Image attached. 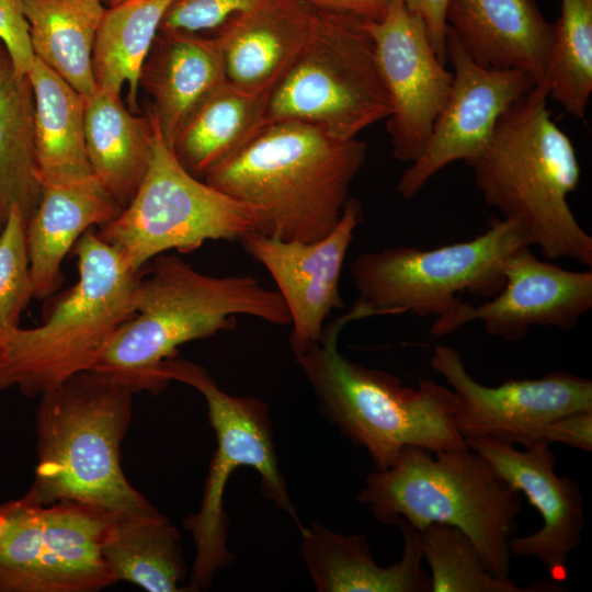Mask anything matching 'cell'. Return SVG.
<instances>
[{
  "label": "cell",
  "instance_id": "cell-1",
  "mask_svg": "<svg viewBox=\"0 0 592 592\" xmlns=\"http://www.w3.org/2000/svg\"><path fill=\"white\" fill-rule=\"evenodd\" d=\"M238 316L291 326L278 292L255 277L208 275L174 253L160 254L137 283L134 316L114 331L89 371L134 392L159 391L168 384L163 364L181 345L234 329Z\"/></svg>",
  "mask_w": 592,
  "mask_h": 592
},
{
  "label": "cell",
  "instance_id": "cell-8",
  "mask_svg": "<svg viewBox=\"0 0 592 592\" xmlns=\"http://www.w3.org/2000/svg\"><path fill=\"white\" fill-rule=\"evenodd\" d=\"M526 244L520 223L502 217L468 241L430 250L399 246L361 253L350 267L355 303L372 317L445 316L463 303V293L496 296L504 286L508 259Z\"/></svg>",
  "mask_w": 592,
  "mask_h": 592
},
{
  "label": "cell",
  "instance_id": "cell-37",
  "mask_svg": "<svg viewBox=\"0 0 592 592\" xmlns=\"http://www.w3.org/2000/svg\"><path fill=\"white\" fill-rule=\"evenodd\" d=\"M448 0H403L406 7L423 20L426 33L439 59L446 65V31L445 19Z\"/></svg>",
  "mask_w": 592,
  "mask_h": 592
},
{
  "label": "cell",
  "instance_id": "cell-3",
  "mask_svg": "<svg viewBox=\"0 0 592 592\" xmlns=\"http://www.w3.org/2000/svg\"><path fill=\"white\" fill-rule=\"evenodd\" d=\"M547 99L546 82L536 84L466 164L486 204L520 223L530 246L547 260L566 258L591 269L592 238L567 201L580 182V163L572 141L550 117Z\"/></svg>",
  "mask_w": 592,
  "mask_h": 592
},
{
  "label": "cell",
  "instance_id": "cell-29",
  "mask_svg": "<svg viewBox=\"0 0 592 592\" xmlns=\"http://www.w3.org/2000/svg\"><path fill=\"white\" fill-rule=\"evenodd\" d=\"M101 0H23L34 56L83 98L96 91L92 72Z\"/></svg>",
  "mask_w": 592,
  "mask_h": 592
},
{
  "label": "cell",
  "instance_id": "cell-23",
  "mask_svg": "<svg viewBox=\"0 0 592 592\" xmlns=\"http://www.w3.org/2000/svg\"><path fill=\"white\" fill-rule=\"evenodd\" d=\"M226 80L215 37L185 31H161L157 35L143 67L140 84L151 96L150 116L170 148L194 107Z\"/></svg>",
  "mask_w": 592,
  "mask_h": 592
},
{
  "label": "cell",
  "instance_id": "cell-21",
  "mask_svg": "<svg viewBox=\"0 0 592 592\" xmlns=\"http://www.w3.org/2000/svg\"><path fill=\"white\" fill-rule=\"evenodd\" d=\"M401 558L380 567L362 534H342L315 524L304 526L301 556L312 583L320 592H429L430 577L422 570L419 531L405 520Z\"/></svg>",
  "mask_w": 592,
  "mask_h": 592
},
{
  "label": "cell",
  "instance_id": "cell-28",
  "mask_svg": "<svg viewBox=\"0 0 592 592\" xmlns=\"http://www.w3.org/2000/svg\"><path fill=\"white\" fill-rule=\"evenodd\" d=\"M178 528L157 509L113 515L101 551L115 579L149 592H180L186 574Z\"/></svg>",
  "mask_w": 592,
  "mask_h": 592
},
{
  "label": "cell",
  "instance_id": "cell-32",
  "mask_svg": "<svg viewBox=\"0 0 592 592\" xmlns=\"http://www.w3.org/2000/svg\"><path fill=\"white\" fill-rule=\"evenodd\" d=\"M423 559L428 562L430 592H528L510 578L491 573L471 539L459 528L431 523L419 531Z\"/></svg>",
  "mask_w": 592,
  "mask_h": 592
},
{
  "label": "cell",
  "instance_id": "cell-22",
  "mask_svg": "<svg viewBox=\"0 0 592 592\" xmlns=\"http://www.w3.org/2000/svg\"><path fill=\"white\" fill-rule=\"evenodd\" d=\"M121 210L94 175L42 184L38 206L26 221L34 298H47L58 289L61 263L78 239L93 226L103 227Z\"/></svg>",
  "mask_w": 592,
  "mask_h": 592
},
{
  "label": "cell",
  "instance_id": "cell-14",
  "mask_svg": "<svg viewBox=\"0 0 592 592\" xmlns=\"http://www.w3.org/2000/svg\"><path fill=\"white\" fill-rule=\"evenodd\" d=\"M391 112L387 132L397 160L413 162L424 151L449 95L453 72L431 46L426 27L403 0L379 20H364Z\"/></svg>",
  "mask_w": 592,
  "mask_h": 592
},
{
  "label": "cell",
  "instance_id": "cell-27",
  "mask_svg": "<svg viewBox=\"0 0 592 592\" xmlns=\"http://www.w3.org/2000/svg\"><path fill=\"white\" fill-rule=\"evenodd\" d=\"M34 115L29 75L15 69L0 42V232L13 206L27 221L41 201Z\"/></svg>",
  "mask_w": 592,
  "mask_h": 592
},
{
  "label": "cell",
  "instance_id": "cell-17",
  "mask_svg": "<svg viewBox=\"0 0 592 592\" xmlns=\"http://www.w3.org/2000/svg\"><path fill=\"white\" fill-rule=\"evenodd\" d=\"M504 286L478 306L462 303L435 318L430 333L449 334L471 321L486 332L509 342L523 339L532 327L570 330L592 308V271H571L538 259L526 244L504 265Z\"/></svg>",
  "mask_w": 592,
  "mask_h": 592
},
{
  "label": "cell",
  "instance_id": "cell-39",
  "mask_svg": "<svg viewBox=\"0 0 592 592\" xmlns=\"http://www.w3.org/2000/svg\"><path fill=\"white\" fill-rule=\"evenodd\" d=\"M3 364V350H2V345L0 344V367L2 366Z\"/></svg>",
  "mask_w": 592,
  "mask_h": 592
},
{
  "label": "cell",
  "instance_id": "cell-24",
  "mask_svg": "<svg viewBox=\"0 0 592 592\" xmlns=\"http://www.w3.org/2000/svg\"><path fill=\"white\" fill-rule=\"evenodd\" d=\"M84 99L86 147L92 173L124 208L147 172L156 134L153 121L127 109L121 94L96 89Z\"/></svg>",
  "mask_w": 592,
  "mask_h": 592
},
{
  "label": "cell",
  "instance_id": "cell-30",
  "mask_svg": "<svg viewBox=\"0 0 592 592\" xmlns=\"http://www.w3.org/2000/svg\"><path fill=\"white\" fill-rule=\"evenodd\" d=\"M173 1L123 0L105 9L99 25L92 50L96 89L121 94L127 83L134 113L143 67Z\"/></svg>",
  "mask_w": 592,
  "mask_h": 592
},
{
  "label": "cell",
  "instance_id": "cell-16",
  "mask_svg": "<svg viewBox=\"0 0 592 592\" xmlns=\"http://www.w3.org/2000/svg\"><path fill=\"white\" fill-rule=\"evenodd\" d=\"M362 219L360 201L350 196L334 229L320 240H282L253 231L239 240L243 251L272 276L285 303L295 356L320 340L333 310L344 308L341 273Z\"/></svg>",
  "mask_w": 592,
  "mask_h": 592
},
{
  "label": "cell",
  "instance_id": "cell-41",
  "mask_svg": "<svg viewBox=\"0 0 592 592\" xmlns=\"http://www.w3.org/2000/svg\"><path fill=\"white\" fill-rule=\"evenodd\" d=\"M102 2L105 1V2H110L111 0H101Z\"/></svg>",
  "mask_w": 592,
  "mask_h": 592
},
{
  "label": "cell",
  "instance_id": "cell-15",
  "mask_svg": "<svg viewBox=\"0 0 592 592\" xmlns=\"http://www.w3.org/2000/svg\"><path fill=\"white\" fill-rule=\"evenodd\" d=\"M445 47L454 69L449 95L424 151L398 181L403 200L414 197L446 166L477 157L502 115L536 86L520 70L478 65L448 29Z\"/></svg>",
  "mask_w": 592,
  "mask_h": 592
},
{
  "label": "cell",
  "instance_id": "cell-36",
  "mask_svg": "<svg viewBox=\"0 0 592 592\" xmlns=\"http://www.w3.org/2000/svg\"><path fill=\"white\" fill-rule=\"evenodd\" d=\"M546 444L561 443L583 452L592 451V410H580L560 415L544 430Z\"/></svg>",
  "mask_w": 592,
  "mask_h": 592
},
{
  "label": "cell",
  "instance_id": "cell-6",
  "mask_svg": "<svg viewBox=\"0 0 592 592\" xmlns=\"http://www.w3.org/2000/svg\"><path fill=\"white\" fill-rule=\"evenodd\" d=\"M431 453L403 448L392 467L367 476L357 500L383 524L401 519L418 531L431 523L459 528L487 569L509 578V542L522 508L521 493L468 446Z\"/></svg>",
  "mask_w": 592,
  "mask_h": 592
},
{
  "label": "cell",
  "instance_id": "cell-20",
  "mask_svg": "<svg viewBox=\"0 0 592 592\" xmlns=\"http://www.w3.org/2000/svg\"><path fill=\"white\" fill-rule=\"evenodd\" d=\"M447 29L478 65L545 83L553 25L535 0H448Z\"/></svg>",
  "mask_w": 592,
  "mask_h": 592
},
{
  "label": "cell",
  "instance_id": "cell-10",
  "mask_svg": "<svg viewBox=\"0 0 592 592\" xmlns=\"http://www.w3.org/2000/svg\"><path fill=\"white\" fill-rule=\"evenodd\" d=\"M166 380L195 388L205 399L217 446L210 460L202 501L196 513L184 521L191 532L195 558L191 591L208 589L217 570L234 556L227 547L228 522L224 510L226 485L238 467L249 466L261 478L262 493L303 527L278 469L267 405L257 397L224 391L201 365L178 355L162 367Z\"/></svg>",
  "mask_w": 592,
  "mask_h": 592
},
{
  "label": "cell",
  "instance_id": "cell-33",
  "mask_svg": "<svg viewBox=\"0 0 592 592\" xmlns=\"http://www.w3.org/2000/svg\"><path fill=\"white\" fill-rule=\"evenodd\" d=\"M33 296L26 221L18 206L0 232V344L14 329Z\"/></svg>",
  "mask_w": 592,
  "mask_h": 592
},
{
  "label": "cell",
  "instance_id": "cell-38",
  "mask_svg": "<svg viewBox=\"0 0 592 592\" xmlns=\"http://www.w3.org/2000/svg\"><path fill=\"white\" fill-rule=\"evenodd\" d=\"M316 9L352 14L364 20L382 19L395 0H304Z\"/></svg>",
  "mask_w": 592,
  "mask_h": 592
},
{
  "label": "cell",
  "instance_id": "cell-13",
  "mask_svg": "<svg viewBox=\"0 0 592 592\" xmlns=\"http://www.w3.org/2000/svg\"><path fill=\"white\" fill-rule=\"evenodd\" d=\"M430 366L456 395L454 423L464 440L488 437L530 447L545 443L544 430L554 419L592 410V382L584 377L557 372L490 387L478 383L448 345L434 348Z\"/></svg>",
  "mask_w": 592,
  "mask_h": 592
},
{
  "label": "cell",
  "instance_id": "cell-40",
  "mask_svg": "<svg viewBox=\"0 0 592 592\" xmlns=\"http://www.w3.org/2000/svg\"><path fill=\"white\" fill-rule=\"evenodd\" d=\"M121 1H123V0H111L109 3H110V5H112V4H116V3L121 2Z\"/></svg>",
  "mask_w": 592,
  "mask_h": 592
},
{
  "label": "cell",
  "instance_id": "cell-7",
  "mask_svg": "<svg viewBox=\"0 0 592 592\" xmlns=\"http://www.w3.org/2000/svg\"><path fill=\"white\" fill-rule=\"evenodd\" d=\"M78 281L38 327L12 330L2 342L0 389L41 396L89 371L114 331L134 316L143 271L133 270L93 228L75 243Z\"/></svg>",
  "mask_w": 592,
  "mask_h": 592
},
{
  "label": "cell",
  "instance_id": "cell-31",
  "mask_svg": "<svg viewBox=\"0 0 592 592\" xmlns=\"http://www.w3.org/2000/svg\"><path fill=\"white\" fill-rule=\"evenodd\" d=\"M545 82L548 96L584 118L592 92V0H561Z\"/></svg>",
  "mask_w": 592,
  "mask_h": 592
},
{
  "label": "cell",
  "instance_id": "cell-35",
  "mask_svg": "<svg viewBox=\"0 0 592 592\" xmlns=\"http://www.w3.org/2000/svg\"><path fill=\"white\" fill-rule=\"evenodd\" d=\"M0 42L7 48L15 69L27 73L35 58L23 0H0Z\"/></svg>",
  "mask_w": 592,
  "mask_h": 592
},
{
  "label": "cell",
  "instance_id": "cell-25",
  "mask_svg": "<svg viewBox=\"0 0 592 592\" xmlns=\"http://www.w3.org/2000/svg\"><path fill=\"white\" fill-rule=\"evenodd\" d=\"M267 96L228 80L219 84L194 107L178 132L171 148L179 162L203 179L266 124Z\"/></svg>",
  "mask_w": 592,
  "mask_h": 592
},
{
  "label": "cell",
  "instance_id": "cell-4",
  "mask_svg": "<svg viewBox=\"0 0 592 592\" xmlns=\"http://www.w3.org/2000/svg\"><path fill=\"white\" fill-rule=\"evenodd\" d=\"M133 394L93 371L75 374L42 394L37 464L24 496L42 505L67 502L110 515L155 510L129 483L121 464Z\"/></svg>",
  "mask_w": 592,
  "mask_h": 592
},
{
  "label": "cell",
  "instance_id": "cell-9",
  "mask_svg": "<svg viewBox=\"0 0 592 592\" xmlns=\"http://www.w3.org/2000/svg\"><path fill=\"white\" fill-rule=\"evenodd\" d=\"M390 112L364 19L317 9L307 44L267 96L266 123L300 122L351 139Z\"/></svg>",
  "mask_w": 592,
  "mask_h": 592
},
{
  "label": "cell",
  "instance_id": "cell-19",
  "mask_svg": "<svg viewBox=\"0 0 592 592\" xmlns=\"http://www.w3.org/2000/svg\"><path fill=\"white\" fill-rule=\"evenodd\" d=\"M317 9L304 0H264L215 37L232 84L269 95L307 44Z\"/></svg>",
  "mask_w": 592,
  "mask_h": 592
},
{
  "label": "cell",
  "instance_id": "cell-26",
  "mask_svg": "<svg viewBox=\"0 0 592 592\" xmlns=\"http://www.w3.org/2000/svg\"><path fill=\"white\" fill-rule=\"evenodd\" d=\"M27 75L35 102L34 143L42 184L92 177L86 147V99L37 57Z\"/></svg>",
  "mask_w": 592,
  "mask_h": 592
},
{
  "label": "cell",
  "instance_id": "cell-12",
  "mask_svg": "<svg viewBox=\"0 0 592 592\" xmlns=\"http://www.w3.org/2000/svg\"><path fill=\"white\" fill-rule=\"evenodd\" d=\"M113 515L82 505L0 503V592H96L117 580L101 544Z\"/></svg>",
  "mask_w": 592,
  "mask_h": 592
},
{
  "label": "cell",
  "instance_id": "cell-5",
  "mask_svg": "<svg viewBox=\"0 0 592 592\" xmlns=\"http://www.w3.org/2000/svg\"><path fill=\"white\" fill-rule=\"evenodd\" d=\"M369 317L365 307L354 303L325 326L318 342L295 356L323 414L368 453L377 470L392 467L408 446L433 453L467 447L455 428L457 398L452 389L431 378H422L411 388L339 351L342 329Z\"/></svg>",
  "mask_w": 592,
  "mask_h": 592
},
{
  "label": "cell",
  "instance_id": "cell-2",
  "mask_svg": "<svg viewBox=\"0 0 592 592\" xmlns=\"http://www.w3.org/2000/svg\"><path fill=\"white\" fill-rule=\"evenodd\" d=\"M366 148L357 137L339 139L309 124L271 122L203 180L251 208L253 232L312 242L339 223Z\"/></svg>",
  "mask_w": 592,
  "mask_h": 592
},
{
  "label": "cell",
  "instance_id": "cell-34",
  "mask_svg": "<svg viewBox=\"0 0 592 592\" xmlns=\"http://www.w3.org/2000/svg\"><path fill=\"white\" fill-rule=\"evenodd\" d=\"M264 0H174L160 31L197 33L221 27L232 18L249 12Z\"/></svg>",
  "mask_w": 592,
  "mask_h": 592
},
{
  "label": "cell",
  "instance_id": "cell-11",
  "mask_svg": "<svg viewBox=\"0 0 592 592\" xmlns=\"http://www.w3.org/2000/svg\"><path fill=\"white\" fill-rule=\"evenodd\" d=\"M155 128L152 155L136 194L96 230L135 271L171 250L190 253L209 240L239 241L254 221L248 205L191 174Z\"/></svg>",
  "mask_w": 592,
  "mask_h": 592
},
{
  "label": "cell",
  "instance_id": "cell-18",
  "mask_svg": "<svg viewBox=\"0 0 592 592\" xmlns=\"http://www.w3.org/2000/svg\"><path fill=\"white\" fill-rule=\"evenodd\" d=\"M465 442L506 483L523 493L542 516L543 525L535 533L511 537V554L535 557L554 581L565 580L568 556L581 544L584 524L583 496L578 482L557 475L555 456L546 443L522 451L512 443L488 437Z\"/></svg>",
  "mask_w": 592,
  "mask_h": 592
}]
</instances>
